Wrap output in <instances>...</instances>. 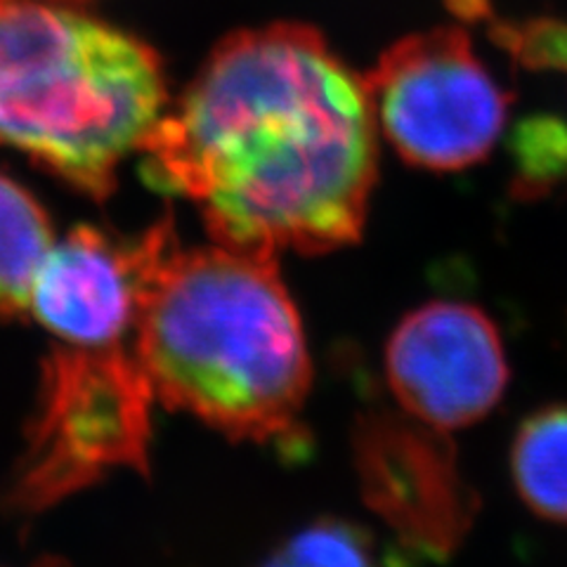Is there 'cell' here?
Listing matches in <instances>:
<instances>
[{
  "label": "cell",
  "mask_w": 567,
  "mask_h": 567,
  "mask_svg": "<svg viewBox=\"0 0 567 567\" xmlns=\"http://www.w3.org/2000/svg\"><path fill=\"white\" fill-rule=\"evenodd\" d=\"M379 123L364 79L319 31L227 35L142 142L150 187L197 204L239 251L327 254L360 239Z\"/></svg>",
  "instance_id": "6da1fadb"
},
{
  "label": "cell",
  "mask_w": 567,
  "mask_h": 567,
  "mask_svg": "<svg viewBox=\"0 0 567 567\" xmlns=\"http://www.w3.org/2000/svg\"><path fill=\"white\" fill-rule=\"evenodd\" d=\"M133 348L168 410L233 440L303 447L312 362L275 254L183 248L173 227L152 262Z\"/></svg>",
  "instance_id": "7a4b0ae2"
},
{
  "label": "cell",
  "mask_w": 567,
  "mask_h": 567,
  "mask_svg": "<svg viewBox=\"0 0 567 567\" xmlns=\"http://www.w3.org/2000/svg\"><path fill=\"white\" fill-rule=\"evenodd\" d=\"M156 52L58 0H0V145L106 199L166 110Z\"/></svg>",
  "instance_id": "3957f363"
},
{
  "label": "cell",
  "mask_w": 567,
  "mask_h": 567,
  "mask_svg": "<svg viewBox=\"0 0 567 567\" xmlns=\"http://www.w3.org/2000/svg\"><path fill=\"white\" fill-rule=\"evenodd\" d=\"M154 400L133 343L52 348L6 506L33 516L118 468L150 473Z\"/></svg>",
  "instance_id": "277c9868"
},
{
  "label": "cell",
  "mask_w": 567,
  "mask_h": 567,
  "mask_svg": "<svg viewBox=\"0 0 567 567\" xmlns=\"http://www.w3.org/2000/svg\"><path fill=\"white\" fill-rule=\"evenodd\" d=\"M364 85L383 135L416 168L464 171L483 162L504 131L508 95L456 27L393 43Z\"/></svg>",
  "instance_id": "5b68a950"
},
{
  "label": "cell",
  "mask_w": 567,
  "mask_h": 567,
  "mask_svg": "<svg viewBox=\"0 0 567 567\" xmlns=\"http://www.w3.org/2000/svg\"><path fill=\"white\" fill-rule=\"evenodd\" d=\"M352 458L362 499L390 529L402 565L447 563L466 542L481 502L447 431L379 406L358 416Z\"/></svg>",
  "instance_id": "8992f818"
},
{
  "label": "cell",
  "mask_w": 567,
  "mask_h": 567,
  "mask_svg": "<svg viewBox=\"0 0 567 567\" xmlns=\"http://www.w3.org/2000/svg\"><path fill=\"white\" fill-rule=\"evenodd\" d=\"M385 377L402 412L440 431L485 419L511 379L499 329L461 300H431L402 319L385 346Z\"/></svg>",
  "instance_id": "52a82bcc"
},
{
  "label": "cell",
  "mask_w": 567,
  "mask_h": 567,
  "mask_svg": "<svg viewBox=\"0 0 567 567\" xmlns=\"http://www.w3.org/2000/svg\"><path fill=\"white\" fill-rule=\"evenodd\" d=\"M173 227L164 218L137 239L74 227L45 256L29 308L69 346L133 343L152 262Z\"/></svg>",
  "instance_id": "ba28073f"
},
{
  "label": "cell",
  "mask_w": 567,
  "mask_h": 567,
  "mask_svg": "<svg viewBox=\"0 0 567 567\" xmlns=\"http://www.w3.org/2000/svg\"><path fill=\"white\" fill-rule=\"evenodd\" d=\"M511 475L535 516L567 525V402L546 404L518 425Z\"/></svg>",
  "instance_id": "9c48e42d"
},
{
  "label": "cell",
  "mask_w": 567,
  "mask_h": 567,
  "mask_svg": "<svg viewBox=\"0 0 567 567\" xmlns=\"http://www.w3.org/2000/svg\"><path fill=\"white\" fill-rule=\"evenodd\" d=\"M52 248V225L33 194L0 173V322L24 317Z\"/></svg>",
  "instance_id": "30bf717a"
},
{
  "label": "cell",
  "mask_w": 567,
  "mask_h": 567,
  "mask_svg": "<svg viewBox=\"0 0 567 567\" xmlns=\"http://www.w3.org/2000/svg\"><path fill=\"white\" fill-rule=\"evenodd\" d=\"M258 567H381L369 532L343 518H319L284 539Z\"/></svg>",
  "instance_id": "8fae6325"
},
{
  "label": "cell",
  "mask_w": 567,
  "mask_h": 567,
  "mask_svg": "<svg viewBox=\"0 0 567 567\" xmlns=\"http://www.w3.org/2000/svg\"><path fill=\"white\" fill-rule=\"evenodd\" d=\"M516 156L520 164L518 189L525 197L546 192L567 177V128L551 118L525 123Z\"/></svg>",
  "instance_id": "7c38bea8"
},
{
  "label": "cell",
  "mask_w": 567,
  "mask_h": 567,
  "mask_svg": "<svg viewBox=\"0 0 567 567\" xmlns=\"http://www.w3.org/2000/svg\"><path fill=\"white\" fill-rule=\"evenodd\" d=\"M494 39L527 69L567 74V24L563 22H496Z\"/></svg>",
  "instance_id": "4fadbf2b"
},
{
  "label": "cell",
  "mask_w": 567,
  "mask_h": 567,
  "mask_svg": "<svg viewBox=\"0 0 567 567\" xmlns=\"http://www.w3.org/2000/svg\"><path fill=\"white\" fill-rule=\"evenodd\" d=\"M33 567H69V565H66V563H62L60 558H43V560L35 563Z\"/></svg>",
  "instance_id": "5bb4252c"
}]
</instances>
